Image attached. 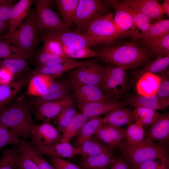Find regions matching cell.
Masks as SVG:
<instances>
[{
	"label": "cell",
	"mask_w": 169,
	"mask_h": 169,
	"mask_svg": "<svg viewBox=\"0 0 169 169\" xmlns=\"http://www.w3.org/2000/svg\"><path fill=\"white\" fill-rule=\"evenodd\" d=\"M98 52V57L102 61L125 69L141 65L148 56L145 50L132 42L120 43L115 46L105 48Z\"/></svg>",
	"instance_id": "obj_1"
},
{
	"label": "cell",
	"mask_w": 169,
	"mask_h": 169,
	"mask_svg": "<svg viewBox=\"0 0 169 169\" xmlns=\"http://www.w3.org/2000/svg\"><path fill=\"white\" fill-rule=\"evenodd\" d=\"M30 104L19 101L0 110V123L10 129L17 137H32L35 125L30 112Z\"/></svg>",
	"instance_id": "obj_2"
},
{
	"label": "cell",
	"mask_w": 169,
	"mask_h": 169,
	"mask_svg": "<svg viewBox=\"0 0 169 169\" xmlns=\"http://www.w3.org/2000/svg\"><path fill=\"white\" fill-rule=\"evenodd\" d=\"M120 145V150L132 169H136L144 162L161 158L168 155L165 146L146 139L136 145H130L125 142Z\"/></svg>",
	"instance_id": "obj_3"
},
{
	"label": "cell",
	"mask_w": 169,
	"mask_h": 169,
	"mask_svg": "<svg viewBox=\"0 0 169 169\" xmlns=\"http://www.w3.org/2000/svg\"><path fill=\"white\" fill-rule=\"evenodd\" d=\"M36 12L30 11L25 20L12 32L8 31L0 40H9L18 45L30 57L34 49L38 33Z\"/></svg>",
	"instance_id": "obj_4"
},
{
	"label": "cell",
	"mask_w": 169,
	"mask_h": 169,
	"mask_svg": "<svg viewBox=\"0 0 169 169\" xmlns=\"http://www.w3.org/2000/svg\"><path fill=\"white\" fill-rule=\"evenodd\" d=\"M111 6L100 0H79L78 7L73 19L77 26L75 31L82 34L96 19L107 13Z\"/></svg>",
	"instance_id": "obj_5"
},
{
	"label": "cell",
	"mask_w": 169,
	"mask_h": 169,
	"mask_svg": "<svg viewBox=\"0 0 169 169\" xmlns=\"http://www.w3.org/2000/svg\"><path fill=\"white\" fill-rule=\"evenodd\" d=\"M114 14L108 12L95 20L83 34L93 38L100 44H109L128 36L119 31L113 21Z\"/></svg>",
	"instance_id": "obj_6"
},
{
	"label": "cell",
	"mask_w": 169,
	"mask_h": 169,
	"mask_svg": "<svg viewBox=\"0 0 169 169\" xmlns=\"http://www.w3.org/2000/svg\"><path fill=\"white\" fill-rule=\"evenodd\" d=\"M36 7V16L38 33L47 31H68L61 19L50 8L52 1L50 0L34 1Z\"/></svg>",
	"instance_id": "obj_7"
},
{
	"label": "cell",
	"mask_w": 169,
	"mask_h": 169,
	"mask_svg": "<svg viewBox=\"0 0 169 169\" xmlns=\"http://www.w3.org/2000/svg\"><path fill=\"white\" fill-rule=\"evenodd\" d=\"M47 39L56 40L64 46L73 49L90 48L100 44L99 42L90 36L75 31H47L43 33L41 39L43 41Z\"/></svg>",
	"instance_id": "obj_8"
},
{
	"label": "cell",
	"mask_w": 169,
	"mask_h": 169,
	"mask_svg": "<svg viewBox=\"0 0 169 169\" xmlns=\"http://www.w3.org/2000/svg\"><path fill=\"white\" fill-rule=\"evenodd\" d=\"M105 71V66L92 61H87L69 72L70 80L95 85L99 88Z\"/></svg>",
	"instance_id": "obj_9"
},
{
	"label": "cell",
	"mask_w": 169,
	"mask_h": 169,
	"mask_svg": "<svg viewBox=\"0 0 169 169\" xmlns=\"http://www.w3.org/2000/svg\"><path fill=\"white\" fill-rule=\"evenodd\" d=\"M125 69L120 67L105 66L104 75L99 88L111 95H117L125 90L126 84Z\"/></svg>",
	"instance_id": "obj_10"
},
{
	"label": "cell",
	"mask_w": 169,
	"mask_h": 169,
	"mask_svg": "<svg viewBox=\"0 0 169 169\" xmlns=\"http://www.w3.org/2000/svg\"><path fill=\"white\" fill-rule=\"evenodd\" d=\"M74 96L70 93L61 99L45 102L37 106L36 118L44 122H50L64 109L73 104Z\"/></svg>",
	"instance_id": "obj_11"
},
{
	"label": "cell",
	"mask_w": 169,
	"mask_h": 169,
	"mask_svg": "<svg viewBox=\"0 0 169 169\" xmlns=\"http://www.w3.org/2000/svg\"><path fill=\"white\" fill-rule=\"evenodd\" d=\"M74 97L78 104L103 101L109 100L99 87L70 80Z\"/></svg>",
	"instance_id": "obj_12"
},
{
	"label": "cell",
	"mask_w": 169,
	"mask_h": 169,
	"mask_svg": "<svg viewBox=\"0 0 169 169\" xmlns=\"http://www.w3.org/2000/svg\"><path fill=\"white\" fill-rule=\"evenodd\" d=\"M32 144L44 146L60 142V133L50 122H44L40 125H35L31 131Z\"/></svg>",
	"instance_id": "obj_13"
},
{
	"label": "cell",
	"mask_w": 169,
	"mask_h": 169,
	"mask_svg": "<svg viewBox=\"0 0 169 169\" xmlns=\"http://www.w3.org/2000/svg\"><path fill=\"white\" fill-rule=\"evenodd\" d=\"M122 4L136 9L148 17L153 24L163 19L165 14L161 4L156 0H123Z\"/></svg>",
	"instance_id": "obj_14"
},
{
	"label": "cell",
	"mask_w": 169,
	"mask_h": 169,
	"mask_svg": "<svg viewBox=\"0 0 169 169\" xmlns=\"http://www.w3.org/2000/svg\"><path fill=\"white\" fill-rule=\"evenodd\" d=\"M31 146L41 155L50 157L72 158L80 154V149L72 146L69 142H59L44 146Z\"/></svg>",
	"instance_id": "obj_15"
},
{
	"label": "cell",
	"mask_w": 169,
	"mask_h": 169,
	"mask_svg": "<svg viewBox=\"0 0 169 169\" xmlns=\"http://www.w3.org/2000/svg\"><path fill=\"white\" fill-rule=\"evenodd\" d=\"M126 104V101L120 102L115 100H108L103 101L78 104V105L82 113L90 119L107 114L115 109L123 107Z\"/></svg>",
	"instance_id": "obj_16"
},
{
	"label": "cell",
	"mask_w": 169,
	"mask_h": 169,
	"mask_svg": "<svg viewBox=\"0 0 169 169\" xmlns=\"http://www.w3.org/2000/svg\"><path fill=\"white\" fill-rule=\"evenodd\" d=\"M71 89L70 82L54 81L43 95L34 99L33 104L37 106L45 102L62 99L70 94Z\"/></svg>",
	"instance_id": "obj_17"
},
{
	"label": "cell",
	"mask_w": 169,
	"mask_h": 169,
	"mask_svg": "<svg viewBox=\"0 0 169 169\" xmlns=\"http://www.w3.org/2000/svg\"><path fill=\"white\" fill-rule=\"evenodd\" d=\"M96 137L110 148L120 145L125 137V129L121 127H115L103 124L96 131Z\"/></svg>",
	"instance_id": "obj_18"
},
{
	"label": "cell",
	"mask_w": 169,
	"mask_h": 169,
	"mask_svg": "<svg viewBox=\"0 0 169 169\" xmlns=\"http://www.w3.org/2000/svg\"><path fill=\"white\" fill-rule=\"evenodd\" d=\"M86 62L79 61L73 59L62 63L38 67L29 73L31 77L37 75H60L65 72L79 67Z\"/></svg>",
	"instance_id": "obj_19"
},
{
	"label": "cell",
	"mask_w": 169,
	"mask_h": 169,
	"mask_svg": "<svg viewBox=\"0 0 169 169\" xmlns=\"http://www.w3.org/2000/svg\"><path fill=\"white\" fill-rule=\"evenodd\" d=\"M59 75H37L33 76L29 80L26 93L18 99L21 101L27 96L39 97L43 95Z\"/></svg>",
	"instance_id": "obj_20"
},
{
	"label": "cell",
	"mask_w": 169,
	"mask_h": 169,
	"mask_svg": "<svg viewBox=\"0 0 169 169\" xmlns=\"http://www.w3.org/2000/svg\"><path fill=\"white\" fill-rule=\"evenodd\" d=\"M126 102L127 104L135 108L144 107L155 110L165 109L169 104V99L162 98L156 95L150 96H133Z\"/></svg>",
	"instance_id": "obj_21"
},
{
	"label": "cell",
	"mask_w": 169,
	"mask_h": 169,
	"mask_svg": "<svg viewBox=\"0 0 169 169\" xmlns=\"http://www.w3.org/2000/svg\"><path fill=\"white\" fill-rule=\"evenodd\" d=\"M31 77L28 73L19 80L0 84V110L4 108L29 82Z\"/></svg>",
	"instance_id": "obj_22"
},
{
	"label": "cell",
	"mask_w": 169,
	"mask_h": 169,
	"mask_svg": "<svg viewBox=\"0 0 169 169\" xmlns=\"http://www.w3.org/2000/svg\"><path fill=\"white\" fill-rule=\"evenodd\" d=\"M146 140L151 141H163L169 136V115L168 113L160 115L151 125Z\"/></svg>",
	"instance_id": "obj_23"
},
{
	"label": "cell",
	"mask_w": 169,
	"mask_h": 169,
	"mask_svg": "<svg viewBox=\"0 0 169 169\" xmlns=\"http://www.w3.org/2000/svg\"><path fill=\"white\" fill-rule=\"evenodd\" d=\"M161 77L149 72L142 74L136 85V89L139 95L150 96L156 94Z\"/></svg>",
	"instance_id": "obj_24"
},
{
	"label": "cell",
	"mask_w": 169,
	"mask_h": 169,
	"mask_svg": "<svg viewBox=\"0 0 169 169\" xmlns=\"http://www.w3.org/2000/svg\"><path fill=\"white\" fill-rule=\"evenodd\" d=\"M132 115V111L123 107L115 109L102 118L103 124L115 127L128 125L132 123L135 120Z\"/></svg>",
	"instance_id": "obj_25"
},
{
	"label": "cell",
	"mask_w": 169,
	"mask_h": 169,
	"mask_svg": "<svg viewBox=\"0 0 169 169\" xmlns=\"http://www.w3.org/2000/svg\"><path fill=\"white\" fill-rule=\"evenodd\" d=\"M115 10V15L113 21L117 30L129 36L132 32H137L136 26L131 15L125 10L112 5Z\"/></svg>",
	"instance_id": "obj_26"
},
{
	"label": "cell",
	"mask_w": 169,
	"mask_h": 169,
	"mask_svg": "<svg viewBox=\"0 0 169 169\" xmlns=\"http://www.w3.org/2000/svg\"><path fill=\"white\" fill-rule=\"evenodd\" d=\"M169 33V20L163 19L153 24L145 32L139 33L134 32L130 35L134 39H140L142 42L161 37Z\"/></svg>",
	"instance_id": "obj_27"
},
{
	"label": "cell",
	"mask_w": 169,
	"mask_h": 169,
	"mask_svg": "<svg viewBox=\"0 0 169 169\" xmlns=\"http://www.w3.org/2000/svg\"><path fill=\"white\" fill-rule=\"evenodd\" d=\"M111 6H116L125 10L132 16L137 28L143 33L148 30L153 25L151 20L147 16L139 11L123 5L119 1L116 0H104Z\"/></svg>",
	"instance_id": "obj_28"
},
{
	"label": "cell",
	"mask_w": 169,
	"mask_h": 169,
	"mask_svg": "<svg viewBox=\"0 0 169 169\" xmlns=\"http://www.w3.org/2000/svg\"><path fill=\"white\" fill-rule=\"evenodd\" d=\"M32 3L31 0H20L13 6L8 21L9 32H12L23 22L30 11Z\"/></svg>",
	"instance_id": "obj_29"
},
{
	"label": "cell",
	"mask_w": 169,
	"mask_h": 169,
	"mask_svg": "<svg viewBox=\"0 0 169 169\" xmlns=\"http://www.w3.org/2000/svg\"><path fill=\"white\" fill-rule=\"evenodd\" d=\"M89 119L82 113L77 112L62 132L60 142H69L77 136L83 125Z\"/></svg>",
	"instance_id": "obj_30"
},
{
	"label": "cell",
	"mask_w": 169,
	"mask_h": 169,
	"mask_svg": "<svg viewBox=\"0 0 169 169\" xmlns=\"http://www.w3.org/2000/svg\"><path fill=\"white\" fill-rule=\"evenodd\" d=\"M111 153L83 157L81 166L83 169H106L114 160Z\"/></svg>",
	"instance_id": "obj_31"
},
{
	"label": "cell",
	"mask_w": 169,
	"mask_h": 169,
	"mask_svg": "<svg viewBox=\"0 0 169 169\" xmlns=\"http://www.w3.org/2000/svg\"><path fill=\"white\" fill-rule=\"evenodd\" d=\"M82 126L76 140L77 147H79L85 141L90 139L103 124L100 117L89 119Z\"/></svg>",
	"instance_id": "obj_32"
},
{
	"label": "cell",
	"mask_w": 169,
	"mask_h": 169,
	"mask_svg": "<svg viewBox=\"0 0 169 169\" xmlns=\"http://www.w3.org/2000/svg\"><path fill=\"white\" fill-rule=\"evenodd\" d=\"M29 57L25 50L12 42L7 39L0 40V58L27 60Z\"/></svg>",
	"instance_id": "obj_33"
},
{
	"label": "cell",
	"mask_w": 169,
	"mask_h": 169,
	"mask_svg": "<svg viewBox=\"0 0 169 169\" xmlns=\"http://www.w3.org/2000/svg\"><path fill=\"white\" fill-rule=\"evenodd\" d=\"M56 2L62 20L69 29L78 7L79 0H57Z\"/></svg>",
	"instance_id": "obj_34"
},
{
	"label": "cell",
	"mask_w": 169,
	"mask_h": 169,
	"mask_svg": "<svg viewBox=\"0 0 169 169\" xmlns=\"http://www.w3.org/2000/svg\"><path fill=\"white\" fill-rule=\"evenodd\" d=\"M18 152L24 153L29 156L36 163L39 169H54L35 149L25 141L18 145Z\"/></svg>",
	"instance_id": "obj_35"
},
{
	"label": "cell",
	"mask_w": 169,
	"mask_h": 169,
	"mask_svg": "<svg viewBox=\"0 0 169 169\" xmlns=\"http://www.w3.org/2000/svg\"><path fill=\"white\" fill-rule=\"evenodd\" d=\"M145 46L157 57L169 56V33L160 38L143 42Z\"/></svg>",
	"instance_id": "obj_36"
},
{
	"label": "cell",
	"mask_w": 169,
	"mask_h": 169,
	"mask_svg": "<svg viewBox=\"0 0 169 169\" xmlns=\"http://www.w3.org/2000/svg\"><path fill=\"white\" fill-rule=\"evenodd\" d=\"M83 157H88L104 153H111L110 147L91 138L79 147Z\"/></svg>",
	"instance_id": "obj_37"
},
{
	"label": "cell",
	"mask_w": 169,
	"mask_h": 169,
	"mask_svg": "<svg viewBox=\"0 0 169 169\" xmlns=\"http://www.w3.org/2000/svg\"><path fill=\"white\" fill-rule=\"evenodd\" d=\"M132 114L136 122L143 126L151 125L160 115L155 110L141 107L135 108Z\"/></svg>",
	"instance_id": "obj_38"
},
{
	"label": "cell",
	"mask_w": 169,
	"mask_h": 169,
	"mask_svg": "<svg viewBox=\"0 0 169 169\" xmlns=\"http://www.w3.org/2000/svg\"><path fill=\"white\" fill-rule=\"evenodd\" d=\"M143 125L137 122L128 125L125 129V142L131 145H136L143 142L145 132Z\"/></svg>",
	"instance_id": "obj_39"
},
{
	"label": "cell",
	"mask_w": 169,
	"mask_h": 169,
	"mask_svg": "<svg viewBox=\"0 0 169 169\" xmlns=\"http://www.w3.org/2000/svg\"><path fill=\"white\" fill-rule=\"evenodd\" d=\"M5 67L14 75L28 70L27 60L21 59L0 58V68Z\"/></svg>",
	"instance_id": "obj_40"
},
{
	"label": "cell",
	"mask_w": 169,
	"mask_h": 169,
	"mask_svg": "<svg viewBox=\"0 0 169 169\" xmlns=\"http://www.w3.org/2000/svg\"><path fill=\"white\" fill-rule=\"evenodd\" d=\"M18 144H14L10 149L5 150L0 159V169H18L17 157Z\"/></svg>",
	"instance_id": "obj_41"
},
{
	"label": "cell",
	"mask_w": 169,
	"mask_h": 169,
	"mask_svg": "<svg viewBox=\"0 0 169 169\" xmlns=\"http://www.w3.org/2000/svg\"><path fill=\"white\" fill-rule=\"evenodd\" d=\"M169 65V56H161L157 57L153 61L146 65L141 71L143 73L149 72L153 74L163 72Z\"/></svg>",
	"instance_id": "obj_42"
},
{
	"label": "cell",
	"mask_w": 169,
	"mask_h": 169,
	"mask_svg": "<svg viewBox=\"0 0 169 169\" xmlns=\"http://www.w3.org/2000/svg\"><path fill=\"white\" fill-rule=\"evenodd\" d=\"M77 112L73 104L63 109L58 115L56 123L58 127L56 129L59 133H62Z\"/></svg>",
	"instance_id": "obj_43"
},
{
	"label": "cell",
	"mask_w": 169,
	"mask_h": 169,
	"mask_svg": "<svg viewBox=\"0 0 169 169\" xmlns=\"http://www.w3.org/2000/svg\"><path fill=\"white\" fill-rule=\"evenodd\" d=\"M72 59L56 56L43 51L37 55L36 62L38 67L47 66L70 60Z\"/></svg>",
	"instance_id": "obj_44"
},
{
	"label": "cell",
	"mask_w": 169,
	"mask_h": 169,
	"mask_svg": "<svg viewBox=\"0 0 169 169\" xmlns=\"http://www.w3.org/2000/svg\"><path fill=\"white\" fill-rule=\"evenodd\" d=\"M63 48L65 56L72 59L98 57L99 55L98 51H94L87 47L80 49H73L63 46Z\"/></svg>",
	"instance_id": "obj_45"
},
{
	"label": "cell",
	"mask_w": 169,
	"mask_h": 169,
	"mask_svg": "<svg viewBox=\"0 0 169 169\" xmlns=\"http://www.w3.org/2000/svg\"><path fill=\"white\" fill-rule=\"evenodd\" d=\"M8 128L0 123V149L9 144H18L23 142Z\"/></svg>",
	"instance_id": "obj_46"
},
{
	"label": "cell",
	"mask_w": 169,
	"mask_h": 169,
	"mask_svg": "<svg viewBox=\"0 0 169 169\" xmlns=\"http://www.w3.org/2000/svg\"><path fill=\"white\" fill-rule=\"evenodd\" d=\"M43 41L44 44L42 51L56 56L66 57L63 46L59 41L52 39H47Z\"/></svg>",
	"instance_id": "obj_47"
},
{
	"label": "cell",
	"mask_w": 169,
	"mask_h": 169,
	"mask_svg": "<svg viewBox=\"0 0 169 169\" xmlns=\"http://www.w3.org/2000/svg\"><path fill=\"white\" fill-rule=\"evenodd\" d=\"M136 169H169L168 156L163 158L151 160L140 164Z\"/></svg>",
	"instance_id": "obj_48"
},
{
	"label": "cell",
	"mask_w": 169,
	"mask_h": 169,
	"mask_svg": "<svg viewBox=\"0 0 169 169\" xmlns=\"http://www.w3.org/2000/svg\"><path fill=\"white\" fill-rule=\"evenodd\" d=\"M18 168L22 169H39L34 162L28 155L18 152L17 157Z\"/></svg>",
	"instance_id": "obj_49"
},
{
	"label": "cell",
	"mask_w": 169,
	"mask_h": 169,
	"mask_svg": "<svg viewBox=\"0 0 169 169\" xmlns=\"http://www.w3.org/2000/svg\"><path fill=\"white\" fill-rule=\"evenodd\" d=\"M161 82L156 95L164 99H169V72L166 70L163 72Z\"/></svg>",
	"instance_id": "obj_50"
},
{
	"label": "cell",
	"mask_w": 169,
	"mask_h": 169,
	"mask_svg": "<svg viewBox=\"0 0 169 169\" xmlns=\"http://www.w3.org/2000/svg\"><path fill=\"white\" fill-rule=\"evenodd\" d=\"M50 162L54 169H82L68 161L60 157H50Z\"/></svg>",
	"instance_id": "obj_51"
},
{
	"label": "cell",
	"mask_w": 169,
	"mask_h": 169,
	"mask_svg": "<svg viewBox=\"0 0 169 169\" xmlns=\"http://www.w3.org/2000/svg\"><path fill=\"white\" fill-rule=\"evenodd\" d=\"M13 6L12 3L0 5V21L8 22Z\"/></svg>",
	"instance_id": "obj_52"
},
{
	"label": "cell",
	"mask_w": 169,
	"mask_h": 169,
	"mask_svg": "<svg viewBox=\"0 0 169 169\" xmlns=\"http://www.w3.org/2000/svg\"><path fill=\"white\" fill-rule=\"evenodd\" d=\"M14 75L5 67L0 68V84L11 83Z\"/></svg>",
	"instance_id": "obj_53"
},
{
	"label": "cell",
	"mask_w": 169,
	"mask_h": 169,
	"mask_svg": "<svg viewBox=\"0 0 169 169\" xmlns=\"http://www.w3.org/2000/svg\"><path fill=\"white\" fill-rule=\"evenodd\" d=\"M130 168L127 161L120 157L114 159L110 169H130Z\"/></svg>",
	"instance_id": "obj_54"
},
{
	"label": "cell",
	"mask_w": 169,
	"mask_h": 169,
	"mask_svg": "<svg viewBox=\"0 0 169 169\" xmlns=\"http://www.w3.org/2000/svg\"><path fill=\"white\" fill-rule=\"evenodd\" d=\"M161 8L164 14L169 15V0H165L162 4H161Z\"/></svg>",
	"instance_id": "obj_55"
},
{
	"label": "cell",
	"mask_w": 169,
	"mask_h": 169,
	"mask_svg": "<svg viewBox=\"0 0 169 169\" xmlns=\"http://www.w3.org/2000/svg\"><path fill=\"white\" fill-rule=\"evenodd\" d=\"M8 29H9L8 22L0 21V33Z\"/></svg>",
	"instance_id": "obj_56"
},
{
	"label": "cell",
	"mask_w": 169,
	"mask_h": 169,
	"mask_svg": "<svg viewBox=\"0 0 169 169\" xmlns=\"http://www.w3.org/2000/svg\"><path fill=\"white\" fill-rule=\"evenodd\" d=\"M13 1L12 0H0V5L12 3Z\"/></svg>",
	"instance_id": "obj_57"
},
{
	"label": "cell",
	"mask_w": 169,
	"mask_h": 169,
	"mask_svg": "<svg viewBox=\"0 0 169 169\" xmlns=\"http://www.w3.org/2000/svg\"><path fill=\"white\" fill-rule=\"evenodd\" d=\"M18 169H21V168H18Z\"/></svg>",
	"instance_id": "obj_58"
}]
</instances>
